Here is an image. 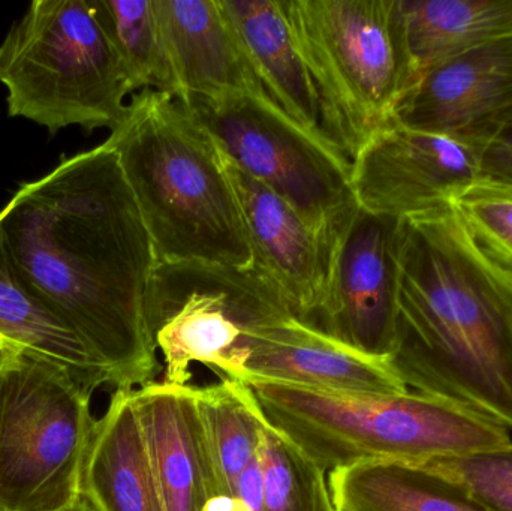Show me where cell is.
I'll return each mask as SVG.
<instances>
[{
	"label": "cell",
	"instance_id": "obj_1",
	"mask_svg": "<svg viewBox=\"0 0 512 511\" xmlns=\"http://www.w3.org/2000/svg\"><path fill=\"white\" fill-rule=\"evenodd\" d=\"M0 237L21 281L116 390L159 371L146 297L152 239L116 152L101 144L24 183L0 210Z\"/></svg>",
	"mask_w": 512,
	"mask_h": 511
},
{
	"label": "cell",
	"instance_id": "obj_2",
	"mask_svg": "<svg viewBox=\"0 0 512 511\" xmlns=\"http://www.w3.org/2000/svg\"><path fill=\"white\" fill-rule=\"evenodd\" d=\"M388 363L408 390L512 429V279L475 248L454 206L403 221Z\"/></svg>",
	"mask_w": 512,
	"mask_h": 511
},
{
	"label": "cell",
	"instance_id": "obj_3",
	"mask_svg": "<svg viewBox=\"0 0 512 511\" xmlns=\"http://www.w3.org/2000/svg\"><path fill=\"white\" fill-rule=\"evenodd\" d=\"M104 144L119 158L156 263L255 264L224 155L182 99L137 93Z\"/></svg>",
	"mask_w": 512,
	"mask_h": 511
},
{
	"label": "cell",
	"instance_id": "obj_4",
	"mask_svg": "<svg viewBox=\"0 0 512 511\" xmlns=\"http://www.w3.org/2000/svg\"><path fill=\"white\" fill-rule=\"evenodd\" d=\"M265 419L322 471L363 462L421 464L512 446L510 429L424 393L357 395L248 381Z\"/></svg>",
	"mask_w": 512,
	"mask_h": 511
},
{
	"label": "cell",
	"instance_id": "obj_5",
	"mask_svg": "<svg viewBox=\"0 0 512 511\" xmlns=\"http://www.w3.org/2000/svg\"><path fill=\"white\" fill-rule=\"evenodd\" d=\"M8 113L56 134L66 126L114 131L134 93L89 0H35L0 44Z\"/></svg>",
	"mask_w": 512,
	"mask_h": 511
},
{
	"label": "cell",
	"instance_id": "obj_6",
	"mask_svg": "<svg viewBox=\"0 0 512 511\" xmlns=\"http://www.w3.org/2000/svg\"><path fill=\"white\" fill-rule=\"evenodd\" d=\"M92 393L38 357L0 368V511H57L83 495Z\"/></svg>",
	"mask_w": 512,
	"mask_h": 511
},
{
	"label": "cell",
	"instance_id": "obj_7",
	"mask_svg": "<svg viewBox=\"0 0 512 511\" xmlns=\"http://www.w3.org/2000/svg\"><path fill=\"white\" fill-rule=\"evenodd\" d=\"M146 314L162 354V383L173 386H188L192 363L239 381L249 332L295 317L282 288L258 264L206 261L156 263Z\"/></svg>",
	"mask_w": 512,
	"mask_h": 511
},
{
	"label": "cell",
	"instance_id": "obj_8",
	"mask_svg": "<svg viewBox=\"0 0 512 511\" xmlns=\"http://www.w3.org/2000/svg\"><path fill=\"white\" fill-rule=\"evenodd\" d=\"M180 99L234 165L283 198L333 251L360 207L352 164L304 131L267 95Z\"/></svg>",
	"mask_w": 512,
	"mask_h": 511
},
{
	"label": "cell",
	"instance_id": "obj_9",
	"mask_svg": "<svg viewBox=\"0 0 512 511\" xmlns=\"http://www.w3.org/2000/svg\"><path fill=\"white\" fill-rule=\"evenodd\" d=\"M301 47L361 143L415 83L397 0H285Z\"/></svg>",
	"mask_w": 512,
	"mask_h": 511
},
{
	"label": "cell",
	"instance_id": "obj_10",
	"mask_svg": "<svg viewBox=\"0 0 512 511\" xmlns=\"http://www.w3.org/2000/svg\"><path fill=\"white\" fill-rule=\"evenodd\" d=\"M403 221L358 207L337 239L327 296L310 326L388 360L396 342Z\"/></svg>",
	"mask_w": 512,
	"mask_h": 511
},
{
	"label": "cell",
	"instance_id": "obj_11",
	"mask_svg": "<svg viewBox=\"0 0 512 511\" xmlns=\"http://www.w3.org/2000/svg\"><path fill=\"white\" fill-rule=\"evenodd\" d=\"M478 173L474 147L390 119L355 156L352 188L363 209L409 221L453 207Z\"/></svg>",
	"mask_w": 512,
	"mask_h": 511
},
{
	"label": "cell",
	"instance_id": "obj_12",
	"mask_svg": "<svg viewBox=\"0 0 512 511\" xmlns=\"http://www.w3.org/2000/svg\"><path fill=\"white\" fill-rule=\"evenodd\" d=\"M391 119L475 150L512 126V36L487 42L424 71Z\"/></svg>",
	"mask_w": 512,
	"mask_h": 511
},
{
	"label": "cell",
	"instance_id": "obj_13",
	"mask_svg": "<svg viewBox=\"0 0 512 511\" xmlns=\"http://www.w3.org/2000/svg\"><path fill=\"white\" fill-rule=\"evenodd\" d=\"M271 101L337 156L354 162L363 143L301 47L285 0H221Z\"/></svg>",
	"mask_w": 512,
	"mask_h": 511
},
{
	"label": "cell",
	"instance_id": "obj_14",
	"mask_svg": "<svg viewBox=\"0 0 512 511\" xmlns=\"http://www.w3.org/2000/svg\"><path fill=\"white\" fill-rule=\"evenodd\" d=\"M239 381H271L357 395L409 392L388 360L367 356L297 317L249 332Z\"/></svg>",
	"mask_w": 512,
	"mask_h": 511
},
{
	"label": "cell",
	"instance_id": "obj_15",
	"mask_svg": "<svg viewBox=\"0 0 512 511\" xmlns=\"http://www.w3.org/2000/svg\"><path fill=\"white\" fill-rule=\"evenodd\" d=\"M224 162L255 263L282 288L295 317L312 323L327 296L333 251L283 198L225 155Z\"/></svg>",
	"mask_w": 512,
	"mask_h": 511
},
{
	"label": "cell",
	"instance_id": "obj_16",
	"mask_svg": "<svg viewBox=\"0 0 512 511\" xmlns=\"http://www.w3.org/2000/svg\"><path fill=\"white\" fill-rule=\"evenodd\" d=\"M131 395L165 511L203 510L219 489L198 411L197 386L153 381Z\"/></svg>",
	"mask_w": 512,
	"mask_h": 511
},
{
	"label": "cell",
	"instance_id": "obj_17",
	"mask_svg": "<svg viewBox=\"0 0 512 511\" xmlns=\"http://www.w3.org/2000/svg\"><path fill=\"white\" fill-rule=\"evenodd\" d=\"M156 3L179 98L237 92L267 95L221 0Z\"/></svg>",
	"mask_w": 512,
	"mask_h": 511
},
{
	"label": "cell",
	"instance_id": "obj_18",
	"mask_svg": "<svg viewBox=\"0 0 512 511\" xmlns=\"http://www.w3.org/2000/svg\"><path fill=\"white\" fill-rule=\"evenodd\" d=\"M131 393L116 390L96 423L83 474L96 511H165Z\"/></svg>",
	"mask_w": 512,
	"mask_h": 511
},
{
	"label": "cell",
	"instance_id": "obj_19",
	"mask_svg": "<svg viewBox=\"0 0 512 511\" xmlns=\"http://www.w3.org/2000/svg\"><path fill=\"white\" fill-rule=\"evenodd\" d=\"M336 511H493L456 483L405 462H363L327 474Z\"/></svg>",
	"mask_w": 512,
	"mask_h": 511
},
{
	"label": "cell",
	"instance_id": "obj_20",
	"mask_svg": "<svg viewBox=\"0 0 512 511\" xmlns=\"http://www.w3.org/2000/svg\"><path fill=\"white\" fill-rule=\"evenodd\" d=\"M397 2L406 48L417 78L445 60L512 36V0Z\"/></svg>",
	"mask_w": 512,
	"mask_h": 511
},
{
	"label": "cell",
	"instance_id": "obj_21",
	"mask_svg": "<svg viewBox=\"0 0 512 511\" xmlns=\"http://www.w3.org/2000/svg\"><path fill=\"white\" fill-rule=\"evenodd\" d=\"M0 339L24 356L68 369L87 389L110 386L81 342L33 297L21 281L0 237Z\"/></svg>",
	"mask_w": 512,
	"mask_h": 511
},
{
	"label": "cell",
	"instance_id": "obj_22",
	"mask_svg": "<svg viewBox=\"0 0 512 511\" xmlns=\"http://www.w3.org/2000/svg\"><path fill=\"white\" fill-rule=\"evenodd\" d=\"M197 404L219 495H234L240 474L258 456L264 413L251 387L230 378L197 387Z\"/></svg>",
	"mask_w": 512,
	"mask_h": 511
},
{
	"label": "cell",
	"instance_id": "obj_23",
	"mask_svg": "<svg viewBox=\"0 0 512 511\" xmlns=\"http://www.w3.org/2000/svg\"><path fill=\"white\" fill-rule=\"evenodd\" d=\"M135 92L179 95L156 0H89Z\"/></svg>",
	"mask_w": 512,
	"mask_h": 511
},
{
	"label": "cell",
	"instance_id": "obj_24",
	"mask_svg": "<svg viewBox=\"0 0 512 511\" xmlns=\"http://www.w3.org/2000/svg\"><path fill=\"white\" fill-rule=\"evenodd\" d=\"M259 455L264 471L262 511H336L327 473L267 419Z\"/></svg>",
	"mask_w": 512,
	"mask_h": 511
},
{
	"label": "cell",
	"instance_id": "obj_25",
	"mask_svg": "<svg viewBox=\"0 0 512 511\" xmlns=\"http://www.w3.org/2000/svg\"><path fill=\"white\" fill-rule=\"evenodd\" d=\"M454 210L480 254L512 279V192L477 183Z\"/></svg>",
	"mask_w": 512,
	"mask_h": 511
},
{
	"label": "cell",
	"instance_id": "obj_26",
	"mask_svg": "<svg viewBox=\"0 0 512 511\" xmlns=\"http://www.w3.org/2000/svg\"><path fill=\"white\" fill-rule=\"evenodd\" d=\"M412 465L456 483L493 511H512V446Z\"/></svg>",
	"mask_w": 512,
	"mask_h": 511
},
{
	"label": "cell",
	"instance_id": "obj_27",
	"mask_svg": "<svg viewBox=\"0 0 512 511\" xmlns=\"http://www.w3.org/2000/svg\"><path fill=\"white\" fill-rule=\"evenodd\" d=\"M478 183L512 192V126L477 150Z\"/></svg>",
	"mask_w": 512,
	"mask_h": 511
},
{
	"label": "cell",
	"instance_id": "obj_28",
	"mask_svg": "<svg viewBox=\"0 0 512 511\" xmlns=\"http://www.w3.org/2000/svg\"><path fill=\"white\" fill-rule=\"evenodd\" d=\"M251 511H262L264 504V471L261 455L252 459L251 464L243 470L237 480L236 494Z\"/></svg>",
	"mask_w": 512,
	"mask_h": 511
},
{
	"label": "cell",
	"instance_id": "obj_29",
	"mask_svg": "<svg viewBox=\"0 0 512 511\" xmlns=\"http://www.w3.org/2000/svg\"><path fill=\"white\" fill-rule=\"evenodd\" d=\"M201 511H251L237 495H215L204 504Z\"/></svg>",
	"mask_w": 512,
	"mask_h": 511
},
{
	"label": "cell",
	"instance_id": "obj_30",
	"mask_svg": "<svg viewBox=\"0 0 512 511\" xmlns=\"http://www.w3.org/2000/svg\"><path fill=\"white\" fill-rule=\"evenodd\" d=\"M20 354V351L15 350L11 345L6 344V342L0 339V368L8 365L11 360H14L15 357L20 356Z\"/></svg>",
	"mask_w": 512,
	"mask_h": 511
},
{
	"label": "cell",
	"instance_id": "obj_31",
	"mask_svg": "<svg viewBox=\"0 0 512 511\" xmlns=\"http://www.w3.org/2000/svg\"><path fill=\"white\" fill-rule=\"evenodd\" d=\"M57 511H96L95 507L92 506V504L89 503V501L86 500V498L81 495L80 498H78L77 501H74V503L69 504L68 507H65V509L57 510Z\"/></svg>",
	"mask_w": 512,
	"mask_h": 511
}]
</instances>
